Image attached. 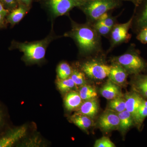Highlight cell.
<instances>
[{"mask_svg": "<svg viewBox=\"0 0 147 147\" xmlns=\"http://www.w3.org/2000/svg\"><path fill=\"white\" fill-rule=\"evenodd\" d=\"M71 29L65 34V37L74 40L79 52L82 55H90L101 50V39L93 25L88 22L79 24L70 18Z\"/></svg>", "mask_w": 147, "mask_h": 147, "instance_id": "1", "label": "cell"}, {"mask_svg": "<svg viewBox=\"0 0 147 147\" xmlns=\"http://www.w3.org/2000/svg\"><path fill=\"white\" fill-rule=\"evenodd\" d=\"M53 30L44 39L32 42H18L12 40L9 49L18 50L24 54L23 58L28 63H37L43 60L46 50L49 44L54 40L58 38Z\"/></svg>", "mask_w": 147, "mask_h": 147, "instance_id": "2", "label": "cell"}, {"mask_svg": "<svg viewBox=\"0 0 147 147\" xmlns=\"http://www.w3.org/2000/svg\"><path fill=\"white\" fill-rule=\"evenodd\" d=\"M121 1V0H86L79 8L86 16L88 22L92 24L104 13L118 7Z\"/></svg>", "mask_w": 147, "mask_h": 147, "instance_id": "3", "label": "cell"}, {"mask_svg": "<svg viewBox=\"0 0 147 147\" xmlns=\"http://www.w3.org/2000/svg\"><path fill=\"white\" fill-rule=\"evenodd\" d=\"M113 62L119 64L128 74L137 75L147 69V63L140 56L134 45H131L127 53L113 58Z\"/></svg>", "mask_w": 147, "mask_h": 147, "instance_id": "4", "label": "cell"}, {"mask_svg": "<svg viewBox=\"0 0 147 147\" xmlns=\"http://www.w3.org/2000/svg\"><path fill=\"white\" fill-rule=\"evenodd\" d=\"M86 0H39L52 19L68 14L74 7L79 8Z\"/></svg>", "mask_w": 147, "mask_h": 147, "instance_id": "5", "label": "cell"}, {"mask_svg": "<svg viewBox=\"0 0 147 147\" xmlns=\"http://www.w3.org/2000/svg\"><path fill=\"white\" fill-rule=\"evenodd\" d=\"M81 68L82 71L90 79L102 80L108 77L111 65H106L98 60L92 59L83 63Z\"/></svg>", "mask_w": 147, "mask_h": 147, "instance_id": "6", "label": "cell"}, {"mask_svg": "<svg viewBox=\"0 0 147 147\" xmlns=\"http://www.w3.org/2000/svg\"><path fill=\"white\" fill-rule=\"evenodd\" d=\"M133 17L131 16L128 21L123 24H116L110 33V49L117 45L128 42L131 38L129 33L132 25Z\"/></svg>", "mask_w": 147, "mask_h": 147, "instance_id": "7", "label": "cell"}, {"mask_svg": "<svg viewBox=\"0 0 147 147\" xmlns=\"http://www.w3.org/2000/svg\"><path fill=\"white\" fill-rule=\"evenodd\" d=\"M132 17L131 28L137 34L142 29L147 27V0H141L139 4L135 6Z\"/></svg>", "mask_w": 147, "mask_h": 147, "instance_id": "8", "label": "cell"}, {"mask_svg": "<svg viewBox=\"0 0 147 147\" xmlns=\"http://www.w3.org/2000/svg\"><path fill=\"white\" fill-rule=\"evenodd\" d=\"M27 129L22 126L9 130L0 137V147H10L25 136Z\"/></svg>", "mask_w": 147, "mask_h": 147, "instance_id": "9", "label": "cell"}, {"mask_svg": "<svg viewBox=\"0 0 147 147\" xmlns=\"http://www.w3.org/2000/svg\"><path fill=\"white\" fill-rule=\"evenodd\" d=\"M119 123L117 113L110 109L100 116L98 121L99 126L105 131H110L117 128Z\"/></svg>", "mask_w": 147, "mask_h": 147, "instance_id": "10", "label": "cell"}, {"mask_svg": "<svg viewBox=\"0 0 147 147\" xmlns=\"http://www.w3.org/2000/svg\"><path fill=\"white\" fill-rule=\"evenodd\" d=\"M128 74L119 64L113 62L111 65L109 79L119 86H123L126 83Z\"/></svg>", "mask_w": 147, "mask_h": 147, "instance_id": "11", "label": "cell"}, {"mask_svg": "<svg viewBox=\"0 0 147 147\" xmlns=\"http://www.w3.org/2000/svg\"><path fill=\"white\" fill-rule=\"evenodd\" d=\"M126 110L134 117L136 111L142 103L144 98L134 91L127 93L125 96Z\"/></svg>", "mask_w": 147, "mask_h": 147, "instance_id": "12", "label": "cell"}, {"mask_svg": "<svg viewBox=\"0 0 147 147\" xmlns=\"http://www.w3.org/2000/svg\"><path fill=\"white\" fill-rule=\"evenodd\" d=\"M134 75L131 82L132 90L144 99H147V75L139 74Z\"/></svg>", "mask_w": 147, "mask_h": 147, "instance_id": "13", "label": "cell"}, {"mask_svg": "<svg viewBox=\"0 0 147 147\" xmlns=\"http://www.w3.org/2000/svg\"><path fill=\"white\" fill-rule=\"evenodd\" d=\"M31 8L22 5H18V6L9 12L6 17L7 24H10L11 27L18 24L29 12Z\"/></svg>", "mask_w": 147, "mask_h": 147, "instance_id": "14", "label": "cell"}, {"mask_svg": "<svg viewBox=\"0 0 147 147\" xmlns=\"http://www.w3.org/2000/svg\"><path fill=\"white\" fill-rule=\"evenodd\" d=\"M100 93L103 97L108 100H112L122 96L121 92L118 85L108 79L105 85L100 89Z\"/></svg>", "mask_w": 147, "mask_h": 147, "instance_id": "15", "label": "cell"}, {"mask_svg": "<svg viewBox=\"0 0 147 147\" xmlns=\"http://www.w3.org/2000/svg\"><path fill=\"white\" fill-rule=\"evenodd\" d=\"M98 106L96 98L85 100L80 106L79 113L92 119L95 117L98 111Z\"/></svg>", "mask_w": 147, "mask_h": 147, "instance_id": "16", "label": "cell"}, {"mask_svg": "<svg viewBox=\"0 0 147 147\" xmlns=\"http://www.w3.org/2000/svg\"><path fill=\"white\" fill-rule=\"evenodd\" d=\"M82 103V99L77 92L72 91L66 95L65 105L67 110L71 111L79 108Z\"/></svg>", "mask_w": 147, "mask_h": 147, "instance_id": "17", "label": "cell"}, {"mask_svg": "<svg viewBox=\"0 0 147 147\" xmlns=\"http://www.w3.org/2000/svg\"><path fill=\"white\" fill-rule=\"evenodd\" d=\"M120 120L119 128L121 131H125L135 124L134 120L131 113L125 110L117 113Z\"/></svg>", "mask_w": 147, "mask_h": 147, "instance_id": "18", "label": "cell"}, {"mask_svg": "<svg viewBox=\"0 0 147 147\" xmlns=\"http://www.w3.org/2000/svg\"><path fill=\"white\" fill-rule=\"evenodd\" d=\"M71 120L76 126L84 130L88 129L92 124L91 118L79 113L72 116Z\"/></svg>", "mask_w": 147, "mask_h": 147, "instance_id": "19", "label": "cell"}, {"mask_svg": "<svg viewBox=\"0 0 147 147\" xmlns=\"http://www.w3.org/2000/svg\"><path fill=\"white\" fill-rule=\"evenodd\" d=\"M79 94L82 100H84L94 99L97 96L96 90L89 85L82 86L79 90Z\"/></svg>", "mask_w": 147, "mask_h": 147, "instance_id": "20", "label": "cell"}, {"mask_svg": "<svg viewBox=\"0 0 147 147\" xmlns=\"http://www.w3.org/2000/svg\"><path fill=\"white\" fill-rule=\"evenodd\" d=\"M110 100L108 105V108L110 110L117 113H121L126 110L125 98L122 96Z\"/></svg>", "mask_w": 147, "mask_h": 147, "instance_id": "21", "label": "cell"}, {"mask_svg": "<svg viewBox=\"0 0 147 147\" xmlns=\"http://www.w3.org/2000/svg\"><path fill=\"white\" fill-rule=\"evenodd\" d=\"M147 117V107L143 103L137 109L133 117L134 123L138 127L142 126V124Z\"/></svg>", "mask_w": 147, "mask_h": 147, "instance_id": "22", "label": "cell"}, {"mask_svg": "<svg viewBox=\"0 0 147 147\" xmlns=\"http://www.w3.org/2000/svg\"><path fill=\"white\" fill-rule=\"evenodd\" d=\"M72 69L69 64L66 62L61 63L58 66L57 72L58 77L60 79H65L71 76Z\"/></svg>", "mask_w": 147, "mask_h": 147, "instance_id": "23", "label": "cell"}, {"mask_svg": "<svg viewBox=\"0 0 147 147\" xmlns=\"http://www.w3.org/2000/svg\"><path fill=\"white\" fill-rule=\"evenodd\" d=\"M70 77L76 86H83L86 84L85 74L76 69H72Z\"/></svg>", "mask_w": 147, "mask_h": 147, "instance_id": "24", "label": "cell"}, {"mask_svg": "<svg viewBox=\"0 0 147 147\" xmlns=\"http://www.w3.org/2000/svg\"><path fill=\"white\" fill-rule=\"evenodd\" d=\"M57 85L59 89L61 92L69 91L73 88L75 84L71 77L65 79H60L58 80Z\"/></svg>", "mask_w": 147, "mask_h": 147, "instance_id": "25", "label": "cell"}, {"mask_svg": "<svg viewBox=\"0 0 147 147\" xmlns=\"http://www.w3.org/2000/svg\"><path fill=\"white\" fill-rule=\"evenodd\" d=\"M97 21H99L111 29L113 28L115 25L117 24L116 18L111 16L108 12L104 13L100 16Z\"/></svg>", "mask_w": 147, "mask_h": 147, "instance_id": "26", "label": "cell"}, {"mask_svg": "<svg viewBox=\"0 0 147 147\" xmlns=\"http://www.w3.org/2000/svg\"><path fill=\"white\" fill-rule=\"evenodd\" d=\"M93 25L98 33L100 36H106L110 35L112 29L105 26L99 21H96Z\"/></svg>", "mask_w": 147, "mask_h": 147, "instance_id": "27", "label": "cell"}, {"mask_svg": "<svg viewBox=\"0 0 147 147\" xmlns=\"http://www.w3.org/2000/svg\"><path fill=\"white\" fill-rule=\"evenodd\" d=\"M95 147H115V145L108 137H103L96 141Z\"/></svg>", "mask_w": 147, "mask_h": 147, "instance_id": "28", "label": "cell"}, {"mask_svg": "<svg viewBox=\"0 0 147 147\" xmlns=\"http://www.w3.org/2000/svg\"><path fill=\"white\" fill-rule=\"evenodd\" d=\"M0 2L6 10L10 12L18 6L17 0H0Z\"/></svg>", "mask_w": 147, "mask_h": 147, "instance_id": "29", "label": "cell"}, {"mask_svg": "<svg viewBox=\"0 0 147 147\" xmlns=\"http://www.w3.org/2000/svg\"><path fill=\"white\" fill-rule=\"evenodd\" d=\"M137 38L142 44L147 43V27L143 28L139 32Z\"/></svg>", "mask_w": 147, "mask_h": 147, "instance_id": "30", "label": "cell"}, {"mask_svg": "<svg viewBox=\"0 0 147 147\" xmlns=\"http://www.w3.org/2000/svg\"><path fill=\"white\" fill-rule=\"evenodd\" d=\"M34 0H17L18 5H22L31 8Z\"/></svg>", "mask_w": 147, "mask_h": 147, "instance_id": "31", "label": "cell"}, {"mask_svg": "<svg viewBox=\"0 0 147 147\" xmlns=\"http://www.w3.org/2000/svg\"><path fill=\"white\" fill-rule=\"evenodd\" d=\"M7 24L6 20V17L1 13H0V28L6 27Z\"/></svg>", "mask_w": 147, "mask_h": 147, "instance_id": "32", "label": "cell"}, {"mask_svg": "<svg viewBox=\"0 0 147 147\" xmlns=\"http://www.w3.org/2000/svg\"><path fill=\"white\" fill-rule=\"evenodd\" d=\"M9 13V11L6 10L4 8L3 5L0 2V13H1L3 16L6 17Z\"/></svg>", "mask_w": 147, "mask_h": 147, "instance_id": "33", "label": "cell"}, {"mask_svg": "<svg viewBox=\"0 0 147 147\" xmlns=\"http://www.w3.org/2000/svg\"><path fill=\"white\" fill-rule=\"evenodd\" d=\"M121 1L129 2L133 3L135 6H137L141 2V0H121Z\"/></svg>", "mask_w": 147, "mask_h": 147, "instance_id": "34", "label": "cell"}, {"mask_svg": "<svg viewBox=\"0 0 147 147\" xmlns=\"http://www.w3.org/2000/svg\"><path fill=\"white\" fill-rule=\"evenodd\" d=\"M3 121V114L2 110L0 108V127L2 125Z\"/></svg>", "mask_w": 147, "mask_h": 147, "instance_id": "35", "label": "cell"}, {"mask_svg": "<svg viewBox=\"0 0 147 147\" xmlns=\"http://www.w3.org/2000/svg\"><path fill=\"white\" fill-rule=\"evenodd\" d=\"M143 103L145 106H146L147 107V100H145V99H144V100H143Z\"/></svg>", "mask_w": 147, "mask_h": 147, "instance_id": "36", "label": "cell"}]
</instances>
